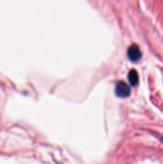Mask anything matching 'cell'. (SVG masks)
<instances>
[{
	"label": "cell",
	"instance_id": "obj_1",
	"mask_svg": "<svg viewBox=\"0 0 163 164\" xmlns=\"http://www.w3.org/2000/svg\"><path fill=\"white\" fill-rule=\"evenodd\" d=\"M115 94L118 97L127 98L130 95V88L124 82H118L116 85Z\"/></svg>",
	"mask_w": 163,
	"mask_h": 164
},
{
	"label": "cell",
	"instance_id": "obj_2",
	"mask_svg": "<svg viewBox=\"0 0 163 164\" xmlns=\"http://www.w3.org/2000/svg\"><path fill=\"white\" fill-rule=\"evenodd\" d=\"M127 56L130 60L132 62H137L142 57V52L140 48L136 44H133L128 48L127 51Z\"/></svg>",
	"mask_w": 163,
	"mask_h": 164
},
{
	"label": "cell",
	"instance_id": "obj_3",
	"mask_svg": "<svg viewBox=\"0 0 163 164\" xmlns=\"http://www.w3.org/2000/svg\"><path fill=\"white\" fill-rule=\"evenodd\" d=\"M128 79L130 82V84L132 86H136L138 83L139 81V77H138V74L136 72L135 70H131L130 72H129L128 75Z\"/></svg>",
	"mask_w": 163,
	"mask_h": 164
},
{
	"label": "cell",
	"instance_id": "obj_4",
	"mask_svg": "<svg viewBox=\"0 0 163 164\" xmlns=\"http://www.w3.org/2000/svg\"><path fill=\"white\" fill-rule=\"evenodd\" d=\"M161 142H162V143H163V136H162V137H161Z\"/></svg>",
	"mask_w": 163,
	"mask_h": 164
}]
</instances>
